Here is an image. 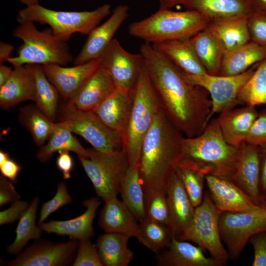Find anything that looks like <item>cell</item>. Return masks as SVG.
<instances>
[{"instance_id":"cell-1","label":"cell","mask_w":266,"mask_h":266,"mask_svg":"<svg viewBox=\"0 0 266 266\" xmlns=\"http://www.w3.org/2000/svg\"><path fill=\"white\" fill-rule=\"evenodd\" d=\"M139 53L168 118L187 137L202 133L212 107L208 91L188 81L185 73L151 43L144 42Z\"/></svg>"},{"instance_id":"cell-2","label":"cell","mask_w":266,"mask_h":266,"mask_svg":"<svg viewBox=\"0 0 266 266\" xmlns=\"http://www.w3.org/2000/svg\"><path fill=\"white\" fill-rule=\"evenodd\" d=\"M184 137L162 109L142 144L138 167L144 194L166 192L167 182L182 159Z\"/></svg>"},{"instance_id":"cell-3","label":"cell","mask_w":266,"mask_h":266,"mask_svg":"<svg viewBox=\"0 0 266 266\" xmlns=\"http://www.w3.org/2000/svg\"><path fill=\"white\" fill-rule=\"evenodd\" d=\"M239 147L224 138L217 119H211L198 136L184 137L182 159L205 174L231 181L235 170Z\"/></svg>"},{"instance_id":"cell-4","label":"cell","mask_w":266,"mask_h":266,"mask_svg":"<svg viewBox=\"0 0 266 266\" xmlns=\"http://www.w3.org/2000/svg\"><path fill=\"white\" fill-rule=\"evenodd\" d=\"M209 20L196 10L174 11L159 9L155 13L130 24L128 33L145 42L189 39L205 29Z\"/></svg>"},{"instance_id":"cell-5","label":"cell","mask_w":266,"mask_h":266,"mask_svg":"<svg viewBox=\"0 0 266 266\" xmlns=\"http://www.w3.org/2000/svg\"><path fill=\"white\" fill-rule=\"evenodd\" d=\"M13 32L23 43L17 55L7 62L14 67L27 65L57 64L65 66L74 60L67 41L49 31H40L32 21H23Z\"/></svg>"},{"instance_id":"cell-6","label":"cell","mask_w":266,"mask_h":266,"mask_svg":"<svg viewBox=\"0 0 266 266\" xmlns=\"http://www.w3.org/2000/svg\"><path fill=\"white\" fill-rule=\"evenodd\" d=\"M111 12L107 3L92 10L80 11L55 10L38 4L19 10L17 20L48 25L55 35L67 41L75 33L88 35Z\"/></svg>"},{"instance_id":"cell-7","label":"cell","mask_w":266,"mask_h":266,"mask_svg":"<svg viewBox=\"0 0 266 266\" xmlns=\"http://www.w3.org/2000/svg\"><path fill=\"white\" fill-rule=\"evenodd\" d=\"M162 109L144 64L134 89L133 104L125 138L129 166H138L143 139L155 116Z\"/></svg>"},{"instance_id":"cell-8","label":"cell","mask_w":266,"mask_h":266,"mask_svg":"<svg viewBox=\"0 0 266 266\" xmlns=\"http://www.w3.org/2000/svg\"><path fill=\"white\" fill-rule=\"evenodd\" d=\"M86 156H77L98 197L104 202L120 193L129 167L125 147L113 153H105L93 148L87 149Z\"/></svg>"},{"instance_id":"cell-9","label":"cell","mask_w":266,"mask_h":266,"mask_svg":"<svg viewBox=\"0 0 266 266\" xmlns=\"http://www.w3.org/2000/svg\"><path fill=\"white\" fill-rule=\"evenodd\" d=\"M221 213L208 192L205 191L202 202L195 208L189 226L178 239L194 242L223 266L229 260V256L220 235L219 219Z\"/></svg>"},{"instance_id":"cell-10","label":"cell","mask_w":266,"mask_h":266,"mask_svg":"<svg viewBox=\"0 0 266 266\" xmlns=\"http://www.w3.org/2000/svg\"><path fill=\"white\" fill-rule=\"evenodd\" d=\"M220 237L226 247L229 260H236L254 234L266 231V200L254 210L222 212L219 219Z\"/></svg>"},{"instance_id":"cell-11","label":"cell","mask_w":266,"mask_h":266,"mask_svg":"<svg viewBox=\"0 0 266 266\" xmlns=\"http://www.w3.org/2000/svg\"><path fill=\"white\" fill-rule=\"evenodd\" d=\"M60 114V121L72 133L85 139L94 149L113 153L125 147L123 135L105 124L94 112L75 109L66 103Z\"/></svg>"},{"instance_id":"cell-12","label":"cell","mask_w":266,"mask_h":266,"mask_svg":"<svg viewBox=\"0 0 266 266\" xmlns=\"http://www.w3.org/2000/svg\"><path fill=\"white\" fill-rule=\"evenodd\" d=\"M258 64L244 72L233 76L213 75L206 74L192 75L185 73L186 79L191 83L206 90L209 94L212 107L208 122L215 114L235 108L239 104V93L255 71Z\"/></svg>"},{"instance_id":"cell-13","label":"cell","mask_w":266,"mask_h":266,"mask_svg":"<svg viewBox=\"0 0 266 266\" xmlns=\"http://www.w3.org/2000/svg\"><path fill=\"white\" fill-rule=\"evenodd\" d=\"M79 240L71 238L65 242L47 240L35 242L22 250L13 260L4 262L9 266H65L73 263Z\"/></svg>"},{"instance_id":"cell-14","label":"cell","mask_w":266,"mask_h":266,"mask_svg":"<svg viewBox=\"0 0 266 266\" xmlns=\"http://www.w3.org/2000/svg\"><path fill=\"white\" fill-rule=\"evenodd\" d=\"M100 58L101 66L110 73L117 88L134 90L144 65L140 53L128 52L114 38Z\"/></svg>"},{"instance_id":"cell-15","label":"cell","mask_w":266,"mask_h":266,"mask_svg":"<svg viewBox=\"0 0 266 266\" xmlns=\"http://www.w3.org/2000/svg\"><path fill=\"white\" fill-rule=\"evenodd\" d=\"M129 10L127 4L115 7L109 18L88 35L82 49L73 61V65H80L100 58L127 19Z\"/></svg>"},{"instance_id":"cell-16","label":"cell","mask_w":266,"mask_h":266,"mask_svg":"<svg viewBox=\"0 0 266 266\" xmlns=\"http://www.w3.org/2000/svg\"><path fill=\"white\" fill-rule=\"evenodd\" d=\"M100 58L65 67L57 64L42 66L44 73L66 101L71 99L89 77L100 66Z\"/></svg>"},{"instance_id":"cell-17","label":"cell","mask_w":266,"mask_h":266,"mask_svg":"<svg viewBox=\"0 0 266 266\" xmlns=\"http://www.w3.org/2000/svg\"><path fill=\"white\" fill-rule=\"evenodd\" d=\"M166 191L169 214L168 228L172 237L178 239L189 226L195 207L175 172L168 180Z\"/></svg>"},{"instance_id":"cell-18","label":"cell","mask_w":266,"mask_h":266,"mask_svg":"<svg viewBox=\"0 0 266 266\" xmlns=\"http://www.w3.org/2000/svg\"><path fill=\"white\" fill-rule=\"evenodd\" d=\"M116 89L112 76L101 65L66 103L75 109L94 111Z\"/></svg>"},{"instance_id":"cell-19","label":"cell","mask_w":266,"mask_h":266,"mask_svg":"<svg viewBox=\"0 0 266 266\" xmlns=\"http://www.w3.org/2000/svg\"><path fill=\"white\" fill-rule=\"evenodd\" d=\"M205 182L210 198L222 212L246 211L260 206L231 181L207 175Z\"/></svg>"},{"instance_id":"cell-20","label":"cell","mask_w":266,"mask_h":266,"mask_svg":"<svg viewBox=\"0 0 266 266\" xmlns=\"http://www.w3.org/2000/svg\"><path fill=\"white\" fill-rule=\"evenodd\" d=\"M259 146L244 142L239 147L235 170L231 181L256 203L259 204Z\"/></svg>"},{"instance_id":"cell-21","label":"cell","mask_w":266,"mask_h":266,"mask_svg":"<svg viewBox=\"0 0 266 266\" xmlns=\"http://www.w3.org/2000/svg\"><path fill=\"white\" fill-rule=\"evenodd\" d=\"M133 94L134 90L117 88L93 111L105 124L122 135L124 139L132 111Z\"/></svg>"},{"instance_id":"cell-22","label":"cell","mask_w":266,"mask_h":266,"mask_svg":"<svg viewBox=\"0 0 266 266\" xmlns=\"http://www.w3.org/2000/svg\"><path fill=\"white\" fill-rule=\"evenodd\" d=\"M99 197H93L83 201L86 211L80 215L64 221L52 220L38 225L42 231L82 240L94 235L93 227L96 212L101 203Z\"/></svg>"},{"instance_id":"cell-23","label":"cell","mask_w":266,"mask_h":266,"mask_svg":"<svg viewBox=\"0 0 266 266\" xmlns=\"http://www.w3.org/2000/svg\"><path fill=\"white\" fill-rule=\"evenodd\" d=\"M204 250L185 240L172 237L169 245L158 253L156 265L159 266H221Z\"/></svg>"},{"instance_id":"cell-24","label":"cell","mask_w":266,"mask_h":266,"mask_svg":"<svg viewBox=\"0 0 266 266\" xmlns=\"http://www.w3.org/2000/svg\"><path fill=\"white\" fill-rule=\"evenodd\" d=\"M181 4L202 13L210 22L248 18L253 13L249 0H183Z\"/></svg>"},{"instance_id":"cell-25","label":"cell","mask_w":266,"mask_h":266,"mask_svg":"<svg viewBox=\"0 0 266 266\" xmlns=\"http://www.w3.org/2000/svg\"><path fill=\"white\" fill-rule=\"evenodd\" d=\"M35 80L30 65L14 67L8 81L0 87V106L9 109L26 100L35 101Z\"/></svg>"},{"instance_id":"cell-26","label":"cell","mask_w":266,"mask_h":266,"mask_svg":"<svg viewBox=\"0 0 266 266\" xmlns=\"http://www.w3.org/2000/svg\"><path fill=\"white\" fill-rule=\"evenodd\" d=\"M258 114L255 106L245 105L223 111L216 119L225 140L233 146L239 147L245 142Z\"/></svg>"},{"instance_id":"cell-27","label":"cell","mask_w":266,"mask_h":266,"mask_svg":"<svg viewBox=\"0 0 266 266\" xmlns=\"http://www.w3.org/2000/svg\"><path fill=\"white\" fill-rule=\"evenodd\" d=\"M138 221L124 202L115 197L105 201L98 223L105 233L136 237L139 227Z\"/></svg>"},{"instance_id":"cell-28","label":"cell","mask_w":266,"mask_h":266,"mask_svg":"<svg viewBox=\"0 0 266 266\" xmlns=\"http://www.w3.org/2000/svg\"><path fill=\"white\" fill-rule=\"evenodd\" d=\"M152 45L186 74H208L188 39L167 40Z\"/></svg>"},{"instance_id":"cell-29","label":"cell","mask_w":266,"mask_h":266,"mask_svg":"<svg viewBox=\"0 0 266 266\" xmlns=\"http://www.w3.org/2000/svg\"><path fill=\"white\" fill-rule=\"evenodd\" d=\"M266 59V46L250 41L225 53L219 75L233 76L248 70Z\"/></svg>"},{"instance_id":"cell-30","label":"cell","mask_w":266,"mask_h":266,"mask_svg":"<svg viewBox=\"0 0 266 266\" xmlns=\"http://www.w3.org/2000/svg\"><path fill=\"white\" fill-rule=\"evenodd\" d=\"M188 40L208 74L219 75L225 51L207 27Z\"/></svg>"},{"instance_id":"cell-31","label":"cell","mask_w":266,"mask_h":266,"mask_svg":"<svg viewBox=\"0 0 266 266\" xmlns=\"http://www.w3.org/2000/svg\"><path fill=\"white\" fill-rule=\"evenodd\" d=\"M131 237L113 233H105L97 239L96 246L100 260L105 266H128L134 254L128 246Z\"/></svg>"},{"instance_id":"cell-32","label":"cell","mask_w":266,"mask_h":266,"mask_svg":"<svg viewBox=\"0 0 266 266\" xmlns=\"http://www.w3.org/2000/svg\"><path fill=\"white\" fill-rule=\"evenodd\" d=\"M207 28L218 39L225 53L250 41L248 18L210 22Z\"/></svg>"},{"instance_id":"cell-33","label":"cell","mask_w":266,"mask_h":266,"mask_svg":"<svg viewBox=\"0 0 266 266\" xmlns=\"http://www.w3.org/2000/svg\"><path fill=\"white\" fill-rule=\"evenodd\" d=\"M45 145L40 147L36 155L38 160L42 163L48 162L54 153L61 150L71 151L77 156L87 155V149L73 135L72 133L62 121L56 123Z\"/></svg>"},{"instance_id":"cell-34","label":"cell","mask_w":266,"mask_h":266,"mask_svg":"<svg viewBox=\"0 0 266 266\" xmlns=\"http://www.w3.org/2000/svg\"><path fill=\"white\" fill-rule=\"evenodd\" d=\"M18 118L22 125L30 133L34 143L40 147L48 140L56 124L36 104H30L21 108Z\"/></svg>"},{"instance_id":"cell-35","label":"cell","mask_w":266,"mask_h":266,"mask_svg":"<svg viewBox=\"0 0 266 266\" xmlns=\"http://www.w3.org/2000/svg\"><path fill=\"white\" fill-rule=\"evenodd\" d=\"M122 201L140 222L146 218L144 192L140 182L138 167L129 166L120 193Z\"/></svg>"},{"instance_id":"cell-36","label":"cell","mask_w":266,"mask_h":266,"mask_svg":"<svg viewBox=\"0 0 266 266\" xmlns=\"http://www.w3.org/2000/svg\"><path fill=\"white\" fill-rule=\"evenodd\" d=\"M30 65L35 80V104L44 114L54 122L60 95L45 75L41 65Z\"/></svg>"},{"instance_id":"cell-37","label":"cell","mask_w":266,"mask_h":266,"mask_svg":"<svg viewBox=\"0 0 266 266\" xmlns=\"http://www.w3.org/2000/svg\"><path fill=\"white\" fill-rule=\"evenodd\" d=\"M39 201V198L34 197L28 209L20 218L15 230V238L6 249L8 253L18 254L29 240L39 239L42 231L35 223Z\"/></svg>"},{"instance_id":"cell-38","label":"cell","mask_w":266,"mask_h":266,"mask_svg":"<svg viewBox=\"0 0 266 266\" xmlns=\"http://www.w3.org/2000/svg\"><path fill=\"white\" fill-rule=\"evenodd\" d=\"M135 238L148 249L158 254L169 245L172 236L166 226L146 218L139 224Z\"/></svg>"},{"instance_id":"cell-39","label":"cell","mask_w":266,"mask_h":266,"mask_svg":"<svg viewBox=\"0 0 266 266\" xmlns=\"http://www.w3.org/2000/svg\"><path fill=\"white\" fill-rule=\"evenodd\" d=\"M195 207L199 205L203 198V186L206 174L191 163L181 159L175 171Z\"/></svg>"},{"instance_id":"cell-40","label":"cell","mask_w":266,"mask_h":266,"mask_svg":"<svg viewBox=\"0 0 266 266\" xmlns=\"http://www.w3.org/2000/svg\"><path fill=\"white\" fill-rule=\"evenodd\" d=\"M239 104L256 106L266 104V59L258 64L255 71L241 89Z\"/></svg>"},{"instance_id":"cell-41","label":"cell","mask_w":266,"mask_h":266,"mask_svg":"<svg viewBox=\"0 0 266 266\" xmlns=\"http://www.w3.org/2000/svg\"><path fill=\"white\" fill-rule=\"evenodd\" d=\"M146 218L168 227L169 209L166 192H156L144 194Z\"/></svg>"},{"instance_id":"cell-42","label":"cell","mask_w":266,"mask_h":266,"mask_svg":"<svg viewBox=\"0 0 266 266\" xmlns=\"http://www.w3.org/2000/svg\"><path fill=\"white\" fill-rule=\"evenodd\" d=\"M72 201V199L68 192L66 184L64 182H60L54 197L41 206L37 225L44 222L52 213Z\"/></svg>"},{"instance_id":"cell-43","label":"cell","mask_w":266,"mask_h":266,"mask_svg":"<svg viewBox=\"0 0 266 266\" xmlns=\"http://www.w3.org/2000/svg\"><path fill=\"white\" fill-rule=\"evenodd\" d=\"M73 266H104L100 258L96 245L90 239L79 240Z\"/></svg>"},{"instance_id":"cell-44","label":"cell","mask_w":266,"mask_h":266,"mask_svg":"<svg viewBox=\"0 0 266 266\" xmlns=\"http://www.w3.org/2000/svg\"><path fill=\"white\" fill-rule=\"evenodd\" d=\"M250 41L266 46V14L253 13L248 18Z\"/></svg>"},{"instance_id":"cell-45","label":"cell","mask_w":266,"mask_h":266,"mask_svg":"<svg viewBox=\"0 0 266 266\" xmlns=\"http://www.w3.org/2000/svg\"><path fill=\"white\" fill-rule=\"evenodd\" d=\"M245 142L257 146L266 143V107L259 113L249 131Z\"/></svg>"},{"instance_id":"cell-46","label":"cell","mask_w":266,"mask_h":266,"mask_svg":"<svg viewBox=\"0 0 266 266\" xmlns=\"http://www.w3.org/2000/svg\"><path fill=\"white\" fill-rule=\"evenodd\" d=\"M249 242L254 252L252 266H266V231L252 235Z\"/></svg>"},{"instance_id":"cell-47","label":"cell","mask_w":266,"mask_h":266,"mask_svg":"<svg viewBox=\"0 0 266 266\" xmlns=\"http://www.w3.org/2000/svg\"><path fill=\"white\" fill-rule=\"evenodd\" d=\"M29 205L28 201L19 199L12 202L9 207L0 212V225L11 224L20 219Z\"/></svg>"},{"instance_id":"cell-48","label":"cell","mask_w":266,"mask_h":266,"mask_svg":"<svg viewBox=\"0 0 266 266\" xmlns=\"http://www.w3.org/2000/svg\"><path fill=\"white\" fill-rule=\"evenodd\" d=\"M11 181L2 175L0 176V206L20 199V196L15 190Z\"/></svg>"},{"instance_id":"cell-49","label":"cell","mask_w":266,"mask_h":266,"mask_svg":"<svg viewBox=\"0 0 266 266\" xmlns=\"http://www.w3.org/2000/svg\"><path fill=\"white\" fill-rule=\"evenodd\" d=\"M259 191L260 202L266 200V143L259 146Z\"/></svg>"},{"instance_id":"cell-50","label":"cell","mask_w":266,"mask_h":266,"mask_svg":"<svg viewBox=\"0 0 266 266\" xmlns=\"http://www.w3.org/2000/svg\"><path fill=\"white\" fill-rule=\"evenodd\" d=\"M58 152L59 156L56 160L57 166L62 173L64 179H69L73 166L71 156L68 151L61 150Z\"/></svg>"},{"instance_id":"cell-51","label":"cell","mask_w":266,"mask_h":266,"mask_svg":"<svg viewBox=\"0 0 266 266\" xmlns=\"http://www.w3.org/2000/svg\"><path fill=\"white\" fill-rule=\"evenodd\" d=\"M22 167L10 158L0 164L1 174L8 179L13 184L17 183Z\"/></svg>"},{"instance_id":"cell-52","label":"cell","mask_w":266,"mask_h":266,"mask_svg":"<svg viewBox=\"0 0 266 266\" xmlns=\"http://www.w3.org/2000/svg\"><path fill=\"white\" fill-rule=\"evenodd\" d=\"M14 49V46L9 43L0 41V64L7 62L11 57Z\"/></svg>"},{"instance_id":"cell-53","label":"cell","mask_w":266,"mask_h":266,"mask_svg":"<svg viewBox=\"0 0 266 266\" xmlns=\"http://www.w3.org/2000/svg\"><path fill=\"white\" fill-rule=\"evenodd\" d=\"M13 69L3 64H0V87L4 85L10 79Z\"/></svg>"},{"instance_id":"cell-54","label":"cell","mask_w":266,"mask_h":266,"mask_svg":"<svg viewBox=\"0 0 266 266\" xmlns=\"http://www.w3.org/2000/svg\"><path fill=\"white\" fill-rule=\"evenodd\" d=\"M253 13L266 14V0H249Z\"/></svg>"},{"instance_id":"cell-55","label":"cell","mask_w":266,"mask_h":266,"mask_svg":"<svg viewBox=\"0 0 266 266\" xmlns=\"http://www.w3.org/2000/svg\"><path fill=\"white\" fill-rule=\"evenodd\" d=\"M159 3L160 9H170L176 5L181 4L183 0H156Z\"/></svg>"},{"instance_id":"cell-56","label":"cell","mask_w":266,"mask_h":266,"mask_svg":"<svg viewBox=\"0 0 266 266\" xmlns=\"http://www.w3.org/2000/svg\"><path fill=\"white\" fill-rule=\"evenodd\" d=\"M25 5V7H29L39 4L41 0H17Z\"/></svg>"},{"instance_id":"cell-57","label":"cell","mask_w":266,"mask_h":266,"mask_svg":"<svg viewBox=\"0 0 266 266\" xmlns=\"http://www.w3.org/2000/svg\"><path fill=\"white\" fill-rule=\"evenodd\" d=\"M9 158V155L7 152L2 150L0 151V164L3 163Z\"/></svg>"}]
</instances>
